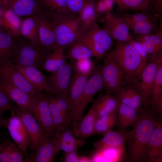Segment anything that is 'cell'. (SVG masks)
<instances>
[{
    "label": "cell",
    "instance_id": "obj_1",
    "mask_svg": "<svg viewBox=\"0 0 162 162\" xmlns=\"http://www.w3.org/2000/svg\"><path fill=\"white\" fill-rule=\"evenodd\" d=\"M154 114L151 110L144 109L132 130L127 131L126 142L131 162L145 161L144 150L159 120Z\"/></svg>",
    "mask_w": 162,
    "mask_h": 162
},
{
    "label": "cell",
    "instance_id": "obj_2",
    "mask_svg": "<svg viewBox=\"0 0 162 162\" xmlns=\"http://www.w3.org/2000/svg\"><path fill=\"white\" fill-rule=\"evenodd\" d=\"M49 16L56 38L55 49L62 48L65 50L78 40L86 31L81 26L78 17L72 14Z\"/></svg>",
    "mask_w": 162,
    "mask_h": 162
},
{
    "label": "cell",
    "instance_id": "obj_3",
    "mask_svg": "<svg viewBox=\"0 0 162 162\" xmlns=\"http://www.w3.org/2000/svg\"><path fill=\"white\" fill-rule=\"evenodd\" d=\"M106 56L113 60L132 82L136 78L141 59L131 43L117 41L115 48Z\"/></svg>",
    "mask_w": 162,
    "mask_h": 162
},
{
    "label": "cell",
    "instance_id": "obj_4",
    "mask_svg": "<svg viewBox=\"0 0 162 162\" xmlns=\"http://www.w3.org/2000/svg\"><path fill=\"white\" fill-rule=\"evenodd\" d=\"M48 54L23 38L20 37L10 62L21 66L43 68Z\"/></svg>",
    "mask_w": 162,
    "mask_h": 162
},
{
    "label": "cell",
    "instance_id": "obj_5",
    "mask_svg": "<svg viewBox=\"0 0 162 162\" xmlns=\"http://www.w3.org/2000/svg\"><path fill=\"white\" fill-rule=\"evenodd\" d=\"M101 67V66L95 67L81 96L71 110L70 118L72 124L76 122L82 118L86 109L94 96L104 88Z\"/></svg>",
    "mask_w": 162,
    "mask_h": 162
},
{
    "label": "cell",
    "instance_id": "obj_6",
    "mask_svg": "<svg viewBox=\"0 0 162 162\" xmlns=\"http://www.w3.org/2000/svg\"><path fill=\"white\" fill-rule=\"evenodd\" d=\"M113 40L106 31L97 24L92 28L86 31L77 40L90 49L93 56L101 58L104 57L111 49Z\"/></svg>",
    "mask_w": 162,
    "mask_h": 162
},
{
    "label": "cell",
    "instance_id": "obj_7",
    "mask_svg": "<svg viewBox=\"0 0 162 162\" xmlns=\"http://www.w3.org/2000/svg\"><path fill=\"white\" fill-rule=\"evenodd\" d=\"M101 74L104 88L106 93H116L131 83V81L116 64L107 56L101 66Z\"/></svg>",
    "mask_w": 162,
    "mask_h": 162
},
{
    "label": "cell",
    "instance_id": "obj_8",
    "mask_svg": "<svg viewBox=\"0 0 162 162\" xmlns=\"http://www.w3.org/2000/svg\"><path fill=\"white\" fill-rule=\"evenodd\" d=\"M162 62L161 52L153 60L149 62L140 75L132 82V86L138 92L143 101V106L146 108L150 105L152 91L154 80L156 75L159 63Z\"/></svg>",
    "mask_w": 162,
    "mask_h": 162
},
{
    "label": "cell",
    "instance_id": "obj_9",
    "mask_svg": "<svg viewBox=\"0 0 162 162\" xmlns=\"http://www.w3.org/2000/svg\"><path fill=\"white\" fill-rule=\"evenodd\" d=\"M25 155V162H52L61 150L56 133L45 131L38 147Z\"/></svg>",
    "mask_w": 162,
    "mask_h": 162
},
{
    "label": "cell",
    "instance_id": "obj_10",
    "mask_svg": "<svg viewBox=\"0 0 162 162\" xmlns=\"http://www.w3.org/2000/svg\"><path fill=\"white\" fill-rule=\"evenodd\" d=\"M74 61L70 60L46 77L50 94L68 98L69 87L74 68Z\"/></svg>",
    "mask_w": 162,
    "mask_h": 162
},
{
    "label": "cell",
    "instance_id": "obj_11",
    "mask_svg": "<svg viewBox=\"0 0 162 162\" xmlns=\"http://www.w3.org/2000/svg\"><path fill=\"white\" fill-rule=\"evenodd\" d=\"M37 24L40 46L48 54L55 50L56 38L50 17L43 12L33 16Z\"/></svg>",
    "mask_w": 162,
    "mask_h": 162
},
{
    "label": "cell",
    "instance_id": "obj_12",
    "mask_svg": "<svg viewBox=\"0 0 162 162\" xmlns=\"http://www.w3.org/2000/svg\"><path fill=\"white\" fill-rule=\"evenodd\" d=\"M103 25V28L118 42H129L133 40L128 25L122 16L107 12Z\"/></svg>",
    "mask_w": 162,
    "mask_h": 162
},
{
    "label": "cell",
    "instance_id": "obj_13",
    "mask_svg": "<svg viewBox=\"0 0 162 162\" xmlns=\"http://www.w3.org/2000/svg\"><path fill=\"white\" fill-rule=\"evenodd\" d=\"M4 127L6 128L16 145L25 154H28V137L26 128L15 110L11 111L10 117L5 119Z\"/></svg>",
    "mask_w": 162,
    "mask_h": 162
},
{
    "label": "cell",
    "instance_id": "obj_14",
    "mask_svg": "<svg viewBox=\"0 0 162 162\" xmlns=\"http://www.w3.org/2000/svg\"><path fill=\"white\" fill-rule=\"evenodd\" d=\"M33 115L45 131H54L47 96L43 91H38L34 97Z\"/></svg>",
    "mask_w": 162,
    "mask_h": 162
},
{
    "label": "cell",
    "instance_id": "obj_15",
    "mask_svg": "<svg viewBox=\"0 0 162 162\" xmlns=\"http://www.w3.org/2000/svg\"><path fill=\"white\" fill-rule=\"evenodd\" d=\"M15 111L20 116L26 129L28 137V148L34 151L38 147L45 131L30 112L17 107Z\"/></svg>",
    "mask_w": 162,
    "mask_h": 162
},
{
    "label": "cell",
    "instance_id": "obj_16",
    "mask_svg": "<svg viewBox=\"0 0 162 162\" xmlns=\"http://www.w3.org/2000/svg\"><path fill=\"white\" fill-rule=\"evenodd\" d=\"M0 81L19 88L34 98L38 90L30 84L16 69L5 63L0 64Z\"/></svg>",
    "mask_w": 162,
    "mask_h": 162
},
{
    "label": "cell",
    "instance_id": "obj_17",
    "mask_svg": "<svg viewBox=\"0 0 162 162\" xmlns=\"http://www.w3.org/2000/svg\"><path fill=\"white\" fill-rule=\"evenodd\" d=\"M0 91L14 102L18 108L28 111L33 115L34 98L13 85L2 81H0Z\"/></svg>",
    "mask_w": 162,
    "mask_h": 162
},
{
    "label": "cell",
    "instance_id": "obj_18",
    "mask_svg": "<svg viewBox=\"0 0 162 162\" xmlns=\"http://www.w3.org/2000/svg\"><path fill=\"white\" fill-rule=\"evenodd\" d=\"M144 155L146 162H162V123L160 119L159 120L145 147Z\"/></svg>",
    "mask_w": 162,
    "mask_h": 162
},
{
    "label": "cell",
    "instance_id": "obj_19",
    "mask_svg": "<svg viewBox=\"0 0 162 162\" xmlns=\"http://www.w3.org/2000/svg\"><path fill=\"white\" fill-rule=\"evenodd\" d=\"M6 64L17 70L26 80L37 90L44 91L50 94V91L46 80V77L38 69L32 66H24L15 64L10 61Z\"/></svg>",
    "mask_w": 162,
    "mask_h": 162
},
{
    "label": "cell",
    "instance_id": "obj_20",
    "mask_svg": "<svg viewBox=\"0 0 162 162\" xmlns=\"http://www.w3.org/2000/svg\"><path fill=\"white\" fill-rule=\"evenodd\" d=\"M98 118L93 103L89 111L76 122L72 124V131L75 136L82 140L95 134V126Z\"/></svg>",
    "mask_w": 162,
    "mask_h": 162
},
{
    "label": "cell",
    "instance_id": "obj_21",
    "mask_svg": "<svg viewBox=\"0 0 162 162\" xmlns=\"http://www.w3.org/2000/svg\"><path fill=\"white\" fill-rule=\"evenodd\" d=\"M0 6L11 9L20 17L32 16L42 12L38 0H0Z\"/></svg>",
    "mask_w": 162,
    "mask_h": 162
},
{
    "label": "cell",
    "instance_id": "obj_22",
    "mask_svg": "<svg viewBox=\"0 0 162 162\" xmlns=\"http://www.w3.org/2000/svg\"><path fill=\"white\" fill-rule=\"evenodd\" d=\"M0 7L4 30L16 38L20 37L22 20L20 17L11 9L3 6Z\"/></svg>",
    "mask_w": 162,
    "mask_h": 162
},
{
    "label": "cell",
    "instance_id": "obj_23",
    "mask_svg": "<svg viewBox=\"0 0 162 162\" xmlns=\"http://www.w3.org/2000/svg\"><path fill=\"white\" fill-rule=\"evenodd\" d=\"M116 96L123 104L140 112L143 109L142 99L137 90L132 86H125L115 93Z\"/></svg>",
    "mask_w": 162,
    "mask_h": 162
},
{
    "label": "cell",
    "instance_id": "obj_24",
    "mask_svg": "<svg viewBox=\"0 0 162 162\" xmlns=\"http://www.w3.org/2000/svg\"><path fill=\"white\" fill-rule=\"evenodd\" d=\"M127 131H114L111 130L103 134V137L95 142L94 147L98 149L105 147L124 149L126 142Z\"/></svg>",
    "mask_w": 162,
    "mask_h": 162
},
{
    "label": "cell",
    "instance_id": "obj_25",
    "mask_svg": "<svg viewBox=\"0 0 162 162\" xmlns=\"http://www.w3.org/2000/svg\"><path fill=\"white\" fill-rule=\"evenodd\" d=\"M0 144V162H25V154L9 138Z\"/></svg>",
    "mask_w": 162,
    "mask_h": 162
},
{
    "label": "cell",
    "instance_id": "obj_26",
    "mask_svg": "<svg viewBox=\"0 0 162 162\" xmlns=\"http://www.w3.org/2000/svg\"><path fill=\"white\" fill-rule=\"evenodd\" d=\"M88 79V77L76 73L71 79L68 98L70 112L81 96Z\"/></svg>",
    "mask_w": 162,
    "mask_h": 162
},
{
    "label": "cell",
    "instance_id": "obj_27",
    "mask_svg": "<svg viewBox=\"0 0 162 162\" xmlns=\"http://www.w3.org/2000/svg\"><path fill=\"white\" fill-rule=\"evenodd\" d=\"M93 103L98 118L106 114L117 112L119 100L116 96L106 93L100 96Z\"/></svg>",
    "mask_w": 162,
    "mask_h": 162
},
{
    "label": "cell",
    "instance_id": "obj_28",
    "mask_svg": "<svg viewBox=\"0 0 162 162\" xmlns=\"http://www.w3.org/2000/svg\"><path fill=\"white\" fill-rule=\"evenodd\" d=\"M18 39L5 31L0 32V64L11 60Z\"/></svg>",
    "mask_w": 162,
    "mask_h": 162
},
{
    "label": "cell",
    "instance_id": "obj_29",
    "mask_svg": "<svg viewBox=\"0 0 162 162\" xmlns=\"http://www.w3.org/2000/svg\"><path fill=\"white\" fill-rule=\"evenodd\" d=\"M38 0L41 11L47 15L72 14L68 7L67 0Z\"/></svg>",
    "mask_w": 162,
    "mask_h": 162
},
{
    "label": "cell",
    "instance_id": "obj_30",
    "mask_svg": "<svg viewBox=\"0 0 162 162\" xmlns=\"http://www.w3.org/2000/svg\"><path fill=\"white\" fill-rule=\"evenodd\" d=\"M141 112L119 101L117 112V123L122 128L125 129L134 124L139 118Z\"/></svg>",
    "mask_w": 162,
    "mask_h": 162
},
{
    "label": "cell",
    "instance_id": "obj_31",
    "mask_svg": "<svg viewBox=\"0 0 162 162\" xmlns=\"http://www.w3.org/2000/svg\"><path fill=\"white\" fill-rule=\"evenodd\" d=\"M124 149L105 147L95 150L91 158L92 162H118L122 160Z\"/></svg>",
    "mask_w": 162,
    "mask_h": 162
},
{
    "label": "cell",
    "instance_id": "obj_32",
    "mask_svg": "<svg viewBox=\"0 0 162 162\" xmlns=\"http://www.w3.org/2000/svg\"><path fill=\"white\" fill-rule=\"evenodd\" d=\"M64 50L63 48H57L47 55L42 68L51 73L58 70L66 63L67 59L64 53Z\"/></svg>",
    "mask_w": 162,
    "mask_h": 162
},
{
    "label": "cell",
    "instance_id": "obj_33",
    "mask_svg": "<svg viewBox=\"0 0 162 162\" xmlns=\"http://www.w3.org/2000/svg\"><path fill=\"white\" fill-rule=\"evenodd\" d=\"M55 132L57 134L61 151L64 153L73 151L78 147L79 145L81 144V140L77 139L72 130L68 126L60 132Z\"/></svg>",
    "mask_w": 162,
    "mask_h": 162
},
{
    "label": "cell",
    "instance_id": "obj_34",
    "mask_svg": "<svg viewBox=\"0 0 162 162\" xmlns=\"http://www.w3.org/2000/svg\"><path fill=\"white\" fill-rule=\"evenodd\" d=\"M20 33L21 37L41 48L39 45L37 22L33 16L27 17L22 20Z\"/></svg>",
    "mask_w": 162,
    "mask_h": 162
},
{
    "label": "cell",
    "instance_id": "obj_35",
    "mask_svg": "<svg viewBox=\"0 0 162 162\" xmlns=\"http://www.w3.org/2000/svg\"><path fill=\"white\" fill-rule=\"evenodd\" d=\"M95 11L94 2L88 0L78 16L80 22L85 30L92 28L97 24Z\"/></svg>",
    "mask_w": 162,
    "mask_h": 162
},
{
    "label": "cell",
    "instance_id": "obj_36",
    "mask_svg": "<svg viewBox=\"0 0 162 162\" xmlns=\"http://www.w3.org/2000/svg\"><path fill=\"white\" fill-rule=\"evenodd\" d=\"M47 96L53 123L54 130L58 132L68 127L70 122L65 118L59 111L55 101L54 95L50 94Z\"/></svg>",
    "mask_w": 162,
    "mask_h": 162
},
{
    "label": "cell",
    "instance_id": "obj_37",
    "mask_svg": "<svg viewBox=\"0 0 162 162\" xmlns=\"http://www.w3.org/2000/svg\"><path fill=\"white\" fill-rule=\"evenodd\" d=\"M65 55L67 59H69L73 61L91 58L93 56L90 49L83 43L78 40L68 47Z\"/></svg>",
    "mask_w": 162,
    "mask_h": 162
},
{
    "label": "cell",
    "instance_id": "obj_38",
    "mask_svg": "<svg viewBox=\"0 0 162 162\" xmlns=\"http://www.w3.org/2000/svg\"><path fill=\"white\" fill-rule=\"evenodd\" d=\"M117 112L98 118L95 124V134H104L111 130V128L117 123Z\"/></svg>",
    "mask_w": 162,
    "mask_h": 162
},
{
    "label": "cell",
    "instance_id": "obj_39",
    "mask_svg": "<svg viewBox=\"0 0 162 162\" xmlns=\"http://www.w3.org/2000/svg\"><path fill=\"white\" fill-rule=\"evenodd\" d=\"M120 10L144 11L149 6L150 0H113Z\"/></svg>",
    "mask_w": 162,
    "mask_h": 162
},
{
    "label": "cell",
    "instance_id": "obj_40",
    "mask_svg": "<svg viewBox=\"0 0 162 162\" xmlns=\"http://www.w3.org/2000/svg\"><path fill=\"white\" fill-rule=\"evenodd\" d=\"M125 21L130 30L138 36L152 34L156 29V25L154 21L140 22Z\"/></svg>",
    "mask_w": 162,
    "mask_h": 162
},
{
    "label": "cell",
    "instance_id": "obj_41",
    "mask_svg": "<svg viewBox=\"0 0 162 162\" xmlns=\"http://www.w3.org/2000/svg\"><path fill=\"white\" fill-rule=\"evenodd\" d=\"M162 96V62L159 64L153 86L150 104L153 112L159 98Z\"/></svg>",
    "mask_w": 162,
    "mask_h": 162
},
{
    "label": "cell",
    "instance_id": "obj_42",
    "mask_svg": "<svg viewBox=\"0 0 162 162\" xmlns=\"http://www.w3.org/2000/svg\"><path fill=\"white\" fill-rule=\"evenodd\" d=\"M95 66L91 58L76 60L74 65L75 73L88 77L90 76Z\"/></svg>",
    "mask_w": 162,
    "mask_h": 162
},
{
    "label": "cell",
    "instance_id": "obj_43",
    "mask_svg": "<svg viewBox=\"0 0 162 162\" xmlns=\"http://www.w3.org/2000/svg\"><path fill=\"white\" fill-rule=\"evenodd\" d=\"M129 42L132 44L138 52L141 58V63L138 68L136 77L139 76L148 64V55L141 44L138 41L131 40Z\"/></svg>",
    "mask_w": 162,
    "mask_h": 162
},
{
    "label": "cell",
    "instance_id": "obj_44",
    "mask_svg": "<svg viewBox=\"0 0 162 162\" xmlns=\"http://www.w3.org/2000/svg\"><path fill=\"white\" fill-rule=\"evenodd\" d=\"M137 41H145L148 42L158 48L162 49V31L160 30L156 34H149L138 36Z\"/></svg>",
    "mask_w": 162,
    "mask_h": 162
},
{
    "label": "cell",
    "instance_id": "obj_45",
    "mask_svg": "<svg viewBox=\"0 0 162 162\" xmlns=\"http://www.w3.org/2000/svg\"><path fill=\"white\" fill-rule=\"evenodd\" d=\"M54 98L59 111L65 118L70 122V107L68 98L54 95Z\"/></svg>",
    "mask_w": 162,
    "mask_h": 162
},
{
    "label": "cell",
    "instance_id": "obj_46",
    "mask_svg": "<svg viewBox=\"0 0 162 162\" xmlns=\"http://www.w3.org/2000/svg\"><path fill=\"white\" fill-rule=\"evenodd\" d=\"M88 0H67L69 10L73 16L78 17Z\"/></svg>",
    "mask_w": 162,
    "mask_h": 162
},
{
    "label": "cell",
    "instance_id": "obj_47",
    "mask_svg": "<svg viewBox=\"0 0 162 162\" xmlns=\"http://www.w3.org/2000/svg\"><path fill=\"white\" fill-rule=\"evenodd\" d=\"M126 21L134 22L154 21L151 16L145 13H137L133 14H126L122 16Z\"/></svg>",
    "mask_w": 162,
    "mask_h": 162
},
{
    "label": "cell",
    "instance_id": "obj_48",
    "mask_svg": "<svg viewBox=\"0 0 162 162\" xmlns=\"http://www.w3.org/2000/svg\"><path fill=\"white\" fill-rule=\"evenodd\" d=\"M6 95L0 91V116L7 110H15L16 108Z\"/></svg>",
    "mask_w": 162,
    "mask_h": 162
},
{
    "label": "cell",
    "instance_id": "obj_49",
    "mask_svg": "<svg viewBox=\"0 0 162 162\" xmlns=\"http://www.w3.org/2000/svg\"><path fill=\"white\" fill-rule=\"evenodd\" d=\"M77 148H76L71 152L64 153V155L61 158V161L65 162H78L79 157L77 154Z\"/></svg>",
    "mask_w": 162,
    "mask_h": 162
},
{
    "label": "cell",
    "instance_id": "obj_50",
    "mask_svg": "<svg viewBox=\"0 0 162 162\" xmlns=\"http://www.w3.org/2000/svg\"><path fill=\"white\" fill-rule=\"evenodd\" d=\"M96 9L100 12H103L107 10L105 4L102 0H99L96 7L95 6V9Z\"/></svg>",
    "mask_w": 162,
    "mask_h": 162
},
{
    "label": "cell",
    "instance_id": "obj_51",
    "mask_svg": "<svg viewBox=\"0 0 162 162\" xmlns=\"http://www.w3.org/2000/svg\"><path fill=\"white\" fill-rule=\"evenodd\" d=\"M105 3L107 10L111 9L114 2L113 0H102Z\"/></svg>",
    "mask_w": 162,
    "mask_h": 162
},
{
    "label": "cell",
    "instance_id": "obj_52",
    "mask_svg": "<svg viewBox=\"0 0 162 162\" xmlns=\"http://www.w3.org/2000/svg\"><path fill=\"white\" fill-rule=\"evenodd\" d=\"M92 162L91 158L86 156L79 157V162Z\"/></svg>",
    "mask_w": 162,
    "mask_h": 162
},
{
    "label": "cell",
    "instance_id": "obj_53",
    "mask_svg": "<svg viewBox=\"0 0 162 162\" xmlns=\"http://www.w3.org/2000/svg\"><path fill=\"white\" fill-rule=\"evenodd\" d=\"M156 7L160 10L162 6V0H156Z\"/></svg>",
    "mask_w": 162,
    "mask_h": 162
},
{
    "label": "cell",
    "instance_id": "obj_54",
    "mask_svg": "<svg viewBox=\"0 0 162 162\" xmlns=\"http://www.w3.org/2000/svg\"><path fill=\"white\" fill-rule=\"evenodd\" d=\"M5 119L2 115L0 116V128L4 127Z\"/></svg>",
    "mask_w": 162,
    "mask_h": 162
},
{
    "label": "cell",
    "instance_id": "obj_55",
    "mask_svg": "<svg viewBox=\"0 0 162 162\" xmlns=\"http://www.w3.org/2000/svg\"><path fill=\"white\" fill-rule=\"evenodd\" d=\"M0 25L2 26V13H1V10L0 7Z\"/></svg>",
    "mask_w": 162,
    "mask_h": 162
},
{
    "label": "cell",
    "instance_id": "obj_56",
    "mask_svg": "<svg viewBox=\"0 0 162 162\" xmlns=\"http://www.w3.org/2000/svg\"><path fill=\"white\" fill-rule=\"evenodd\" d=\"M4 31L2 27V26L0 25V32Z\"/></svg>",
    "mask_w": 162,
    "mask_h": 162
},
{
    "label": "cell",
    "instance_id": "obj_57",
    "mask_svg": "<svg viewBox=\"0 0 162 162\" xmlns=\"http://www.w3.org/2000/svg\"><path fill=\"white\" fill-rule=\"evenodd\" d=\"M88 0L94 2L95 1H99L100 0Z\"/></svg>",
    "mask_w": 162,
    "mask_h": 162
},
{
    "label": "cell",
    "instance_id": "obj_58",
    "mask_svg": "<svg viewBox=\"0 0 162 162\" xmlns=\"http://www.w3.org/2000/svg\"><path fill=\"white\" fill-rule=\"evenodd\" d=\"M0 134H1V132H0Z\"/></svg>",
    "mask_w": 162,
    "mask_h": 162
},
{
    "label": "cell",
    "instance_id": "obj_59",
    "mask_svg": "<svg viewBox=\"0 0 162 162\" xmlns=\"http://www.w3.org/2000/svg\"></svg>",
    "mask_w": 162,
    "mask_h": 162
},
{
    "label": "cell",
    "instance_id": "obj_60",
    "mask_svg": "<svg viewBox=\"0 0 162 162\" xmlns=\"http://www.w3.org/2000/svg\"><path fill=\"white\" fill-rule=\"evenodd\" d=\"M150 1H151V0H150Z\"/></svg>",
    "mask_w": 162,
    "mask_h": 162
}]
</instances>
